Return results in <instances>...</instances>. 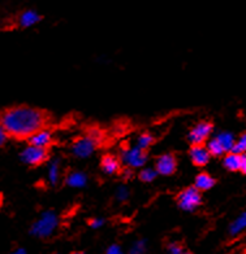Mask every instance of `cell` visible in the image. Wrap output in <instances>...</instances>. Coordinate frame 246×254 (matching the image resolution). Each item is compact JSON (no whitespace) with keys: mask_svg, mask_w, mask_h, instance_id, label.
<instances>
[{"mask_svg":"<svg viewBox=\"0 0 246 254\" xmlns=\"http://www.w3.org/2000/svg\"><path fill=\"white\" fill-rule=\"evenodd\" d=\"M0 124L9 136L29 139L34 132L43 128L46 116L37 108L14 107L0 116Z\"/></svg>","mask_w":246,"mask_h":254,"instance_id":"cell-1","label":"cell"},{"mask_svg":"<svg viewBox=\"0 0 246 254\" xmlns=\"http://www.w3.org/2000/svg\"><path fill=\"white\" fill-rule=\"evenodd\" d=\"M58 224L59 218L54 211H43L41 217L38 218L37 221L33 223V226H31L30 234L39 239L50 238L51 235L54 234V231L56 230V227H58Z\"/></svg>","mask_w":246,"mask_h":254,"instance_id":"cell-2","label":"cell"},{"mask_svg":"<svg viewBox=\"0 0 246 254\" xmlns=\"http://www.w3.org/2000/svg\"><path fill=\"white\" fill-rule=\"evenodd\" d=\"M101 137L99 135L94 134L88 135V136L80 137L72 144V153L77 158H88L94 153L97 147H98Z\"/></svg>","mask_w":246,"mask_h":254,"instance_id":"cell-3","label":"cell"},{"mask_svg":"<svg viewBox=\"0 0 246 254\" xmlns=\"http://www.w3.org/2000/svg\"><path fill=\"white\" fill-rule=\"evenodd\" d=\"M202 202V196L201 190L196 187H189L186 190H181L177 196V205L180 209L185 211H194Z\"/></svg>","mask_w":246,"mask_h":254,"instance_id":"cell-4","label":"cell"},{"mask_svg":"<svg viewBox=\"0 0 246 254\" xmlns=\"http://www.w3.org/2000/svg\"><path fill=\"white\" fill-rule=\"evenodd\" d=\"M122 161L129 169H139V167L145 166L146 161H147V154H146V151L139 149L137 145L129 147L123 149Z\"/></svg>","mask_w":246,"mask_h":254,"instance_id":"cell-5","label":"cell"},{"mask_svg":"<svg viewBox=\"0 0 246 254\" xmlns=\"http://www.w3.org/2000/svg\"><path fill=\"white\" fill-rule=\"evenodd\" d=\"M20 158L24 164L29 165V166H38V165L43 164L44 161L47 160L48 153L47 149H44V148L35 147V145L29 144L27 147L22 149Z\"/></svg>","mask_w":246,"mask_h":254,"instance_id":"cell-6","label":"cell"},{"mask_svg":"<svg viewBox=\"0 0 246 254\" xmlns=\"http://www.w3.org/2000/svg\"><path fill=\"white\" fill-rule=\"evenodd\" d=\"M214 126L211 122H207V121H202V122H198L196 126L193 127L192 130L189 131L188 134V140L192 143V145H199V144H203L205 141H207L211 134H213Z\"/></svg>","mask_w":246,"mask_h":254,"instance_id":"cell-7","label":"cell"},{"mask_svg":"<svg viewBox=\"0 0 246 254\" xmlns=\"http://www.w3.org/2000/svg\"><path fill=\"white\" fill-rule=\"evenodd\" d=\"M177 167V160L172 153H164L156 160L155 170L160 175H172Z\"/></svg>","mask_w":246,"mask_h":254,"instance_id":"cell-8","label":"cell"},{"mask_svg":"<svg viewBox=\"0 0 246 254\" xmlns=\"http://www.w3.org/2000/svg\"><path fill=\"white\" fill-rule=\"evenodd\" d=\"M189 154H190V160L196 166H205V165L209 164L210 158H211L209 149L203 144L193 145Z\"/></svg>","mask_w":246,"mask_h":254,"instance_id":"cell-9","label":"cell"},{"mask_svg":"<svg viewBox=\"0 0 246 254\" xmlns=\"http://www.w3.org/2000/svg\"><path fill=\"white\" fill-rule=\"evenodd\" d=\"M52 143V134L51 131L47 130V128H41L38 130L37 132H34L30 137H29V144L31 145H35V147L44 148L47 149V147Z\"/></svg>","mask_w":246,"mask_h":254,"instance_id":"cell-10","label":"cell"},{"mask_svg":"<svg viewBox=\"0 0 246 254\" xmlns=\"http://www.w3.org/2000/svg\"><path fill=\"white\" fill-rule=\"evenodd\" d=\"M41 20L42 16L38 13L37 10L27 9L25 10V12H22V13L20 14V17H18V25H20L21 27L26 29V27H31L34 26V25H37Z\"/></svg>","mask_w":246,"mask_h":254,"instance_id":"cell-11","label":"cell"},{"mask_svg":"<svg viewBox=\"0 0 246 254\" xmlns=\"http://www.w3.org/2000/svg\"><path fill=\"white\" fill-rule=\"evenodd\" d=\"M101 167L102 171L107 175H114L120 170V161L112 154H106L101 161Z\"/></svg>","mask_w":246,"mask_h":254,"instance_id":"cell-12","label":"cell"},{"mask_svg":"<svg viewBox=\"0 0 246 254\" xmlns=\"http://www.w3.org/2000/svg\"><path fill=\"white\" fill-rule=\"evenodd\" d=\"M241 162H243V154L235 153V152H228L224 154V158H223V165L230 171L241 170Z\"/></svg>","mask_w":246,"mask_h":254,"instance_id":"cell-13","label":"cell"},{"mask_svg":"<svg viewBox=\"0 0 246 254\" xmlns=\"http://www.w3.org/2000/svg\"><path fill=\"white\" fill-rule=\"evenodd\" d=\"M65 182L72 188H84L88 184V175L82 171H73L68 175Z\"/></svg>","mask_w":246,"mask_h":254,"instance_id":"cell-14","label":"cell"},{"mask_svg":"<svg viewBox=\"0 0 246 254\" xmlns=\"http://www.w3.org/2000/svg\"><path fill=\"white\" fill-rule=\"evenodd\" d=\"M214 186H215V179L209 173H201L197 175L194 181V187L198 190H209Z\"/></svg>","mask_w":246,"mask_h":254,"instance_id":"cell-15","label":"cell"},{"mask_svg":"<svg viewBox=\"0 0 246 254\" xmlns=\"http://www.w3.org/2000/svg\"><path fill=\"white\" fill-rule=\"evenodd\" d=\"M47 178L52 186L58 184L59 178H60V160L59 158H52L48 164Z\"/></svg>","mask_w":246,"mask_h":254,"instance_id":"cell-16","label":"cell"},{"mask_svg":"<svg viewBox=\"0 0 246 254\" xmlns=\"http://www.w3.org/2000/svg\"><path fill=\"white\" fill-rule=\"evenodd\" d=\"M215 137L220 141V144H222L223 148H224L226 153H228V152H232L233 145H235V141H236V137H235V135H233L232 132L223 131V132H219V134L216 135Z\"/></svg>","mask_w":246,"mask_h":254,"instance_id":"cell-17","label":"cell"},{"mask_svg":"<svg viewBox=\"0 0 246 254\" xmlns=\"http://www.w3.org/2000/svg\"><path fill=\"white\" fill-rule=\"evenodd\" d=\"M246 230V211H244L243 214L237 217L235 221L231 223L230 226V235L231 236H237L243 231Z\"/></svg>","mask_w":246,"mask_h":254,"instance_id":"cell-18","label":"cell"},{"mask_svg":"<svg viewBox=\"0 0 246 254\" xmlns=\"http://www.w3.org/2000/svg\"><path fill=\"white\" fill-rule=\"evenodd\" d=\"M207 149H209L210 154H211V156H215V157H220V156H224V154H226L224 148H223V145L216 137L210 139L209 143H207Z\"/></svg>","mask_w":246,"mask_h":254,"instance_id":"cell-19","label":"cell"},{"mask_svg":"<svg viewBox=\"0 0 246 254\" xmlns=\"http://www.w3.org/2000/svg\"><path fill=\"white\" fill-rule=\"evenodd\" d=\"M152 143H154V136L151 134H148V132H143V134L137 137V147L142 151L148 149L152 145Z\"/></svg>","mask_w":246,"mask_h":254,"instance_id":"cell-20","label":"cell"},{"mask_svg":"<svg viewBox=\"0 0 246 254\" xmlns=\"http://www.w3.org/2000/svg\"><path fill=\"white\" fill-rule=\"evenodd\" d=\"M158 173L156 170H154L152 167H145V169H142L141 173H139V179L142 182H145V183H150L156 178Z\"/></svg>","mask_w":246,"mask_h":254,"instance_id":"cell-21","label":"cell"},{"mask_svg":"<svg viewBox=\"0 0 246 254\" xmlns=\"http://www.w3.org/2000/svg\"><path fill=\"white\" fill-rule=\"evenodd\" d=\"M232 152L239 154L246 153V132L243 135H240L239 139H236L235 141V145H233Z\"/></svg>","mask_w":246,"mask_h":254,"instance_id":"cell-22","label":"cell"},{"mask_svg":"<svg viewBox=\"0 0 246 254\" xmlns=\"http://www.w3.org/2000/svg\"><path fill=\"white\" fill-rule=\"evenodd\" d=\"M146 249H147V244H146V240H137L135 243H133V245L129 249V254H145Z\"/></svg>","mask_w":246,"mask_h":254,"instance_id":"cell-23","label":"cell"},{"mask_svg":"<svg viewBox=\"0 0 246 254\" xmlns=\"http://www.w3.org/2000/svg\"><path fill=\"white\" fill-rule=\"evenodd\" d=\"M116 198L119 201H126L129 197V190L128 187H125V186H119L118 190H116L115 193Z\"/></svg>","mask_w":246,"mask_h":254,"instance_id":"cell-24","label":"cell"},{"mask_svg":"<svg viewBox=\"0 0 246 254\" xmlns=\"http://www.w3.org/2000/svg\"><path fill=\"white\" fill-rule=\"evenodd\" d=\"M167 252H168V254H181L184 251H182V247L179 243H171L167 248Z\"/></svg>","mask_w":246,"mask_h":254,"instance_id":"cell-25","label":"cell"},{"mask_svg":"<svg viewBox=\"0 0 246 254\" xmlns=\"http://www.w3.org/2000/svg\"><path fill=\"white\" fill-rule=\"evenodd\" d=\"M103 224H105V219L103 218H93L89 222V226L91 228H94V230H98V228L103 227Z\"/></svg>","mask_w":246,"mask_h":254,"instance_id":"cell-26","label":"cell"},{"mask_svg":"<svg viewBox=\"0 0 246 254\" xmlns=\"http://www.w3.org/2000/svg\"><path fill=\"white\" fill-rule=\"evenodd\" d=\"M105 254H124L123 249L120 248V245L112 244L111 247H108V249L106 251Z\"/></svg>","mask_w":246,"mask_h":254,"instance_id":"cell-27","label":"cell"},{"mask_svg":"<svg viewBox=\"0 0 246 254\" xmlns=\"http://www.w3.org/2000/svg\"><path fill=\"white\" fill-rule=\"evenodd\" d=\"M7 137H8V134L5 132V130H4V127L1 126V124H0V147L4 145V143L7 141Z\"/></svg>","mask_w":246,"mask_h":254,"instance_id":"cell-28","label":"cell"},{"mask_svg":"<svg viewBox=\"0 0 246 254\" xmlns=\"http://www.w3.org/2000/svg\"><path fill=\"white\" fill-rule=\"evenodd\" d=\"M246 175V153L243 154V162H241V170Z\"/></svg>","mask_w":246,"mask_h":254,"instance_id":"cell-29","label":"cell"},{"mask_svg":"<svg viewBox=\"0 0 246 254\" xmlns=\"http://www.w3.org/2000/svg\"><path fill=\"white\" fill-rule=\"evenodd\" d=\"M10 254H26V252H25V249H17V251L12 252Z\"/></svg>","mask_w":246,"mask_h":254,"instance_id":"cell-30","label":"cell"},{"mask_svg":"<svg viewBox=\"0 0 246 254\" xmlns=\"http://www.w3.org/2000/svg\"><path fill=\"white\" fill-rule=\"evenodd\" d=\"M181 254H193V253H190V252H182Z\"/></svg>","mask_w":246,"mask_h":254,"instance_id":"cell-31","label":"cell"},{"mask_svg":"<svg viewBox=\"0 0 246 254\" xmlns=\"http://www.w3.org/2000/svg\"><path fill=\"white\" fill-rule=\"evenodd\" d=\"M72 254H84V253H81V252H74V253H72Z\"/></svg>","mask_w":246,"mask_h":254,"instance_id":"cell-32","label":"cell"}]
</instances>
